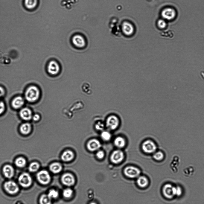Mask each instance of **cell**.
<instances>
[{"label":"cell","instance_id":"obj_1","mask_svg":"<svg viewBox=\"0 0 204 204\" xmlns=\"http://www.w3.org/2000/svg\"><path fill=\"white\" fill-rule=\"evenodd\" d=\"M40 95L39 89L35 86H31L27 89L25 94L26 100L30 102H33L36 101Z\"/></svg>","mask_w":204,"mask_h":204},{"label":"cell","instance_id":"obj_2","mask_svg":"<svg viewBox=\"0 0 204 204\" xmlns=\"http://www.w3.org/2000/svg\"><path fill=\"white\" fill-rule=\"evenodd\" d=\"M143 151L147 153H154L157 149L155 144L152 141L147 140L143 142L142 145Z\"/></svg>","mask_w":204,"mask_h":204},{"label":"cell","instance_id":"obj_3","mask_svg":"<svg viewBox=\"0 0 204 204\" xmlns=\"http://www.w3.org/2000/svg\"><path fill=\"white\" fill-rule=\"evenodd\" d=\"M20 185L24 188H28L31 185L32 179L30 175L27 173L21 174L18 178Z\"/></svg>","mask_w":204,"mask_h":204},{"label":"cell","instance_id":"obj_4","mask_svg":"<svg viewBox=\"0 0 204 204\" xmlns=\"http://www.w3.org/2000/svg\"><path fill=\"white\" fill-rule=\"evenodd\" d=\"M4 187L6 191L11 194H16L19 190L18 185L15 182L12 181L5 182L4 184Z\"/></svg>","mask_w":204,"mask_h":204},{"label":"cell","instance_id":"obj_5","mask_svg":"<svg viewBox=\"0 0 204 204\" xmlns=\"http://www.w3.org/2000/svg\"><path fill=\"white\" fill-rule=\"evenodd\" d=\"M119 124V119L115 115L109 116L106 120V126L109 129L111 130H114L117 129Z\"/></svg>","mask_w":204,"mask_h":204},{"label":"cell","instance_id":"obj_6","mask_svg":"<svg viewBox=\"0 0 204 204\" xmlns=\"http://www.w3.org/2000/svg\"><path fill=\"white\" fill-rule=\"evenodd\" d=\"M38 181L41 184L46 185L50 181L51 177L49 173L45 170L39 171L36 175Z\"/></svg>","mask_w":204,"mask_h":204},{"label":"cell","instance_id":"obj_7","mask_svg":"<svg viewBox=\"0 0 204 204\" xmlns=\"http://www.w3.org/2000/svg\"><path fill=\"white\" fill-rule=\"evenodd\" d=\"M111 161L114 164H118L121 162L124 158L123 152L120 150L114 151L110 156Z\"/></svg>","mask_w":204,"mask_h":204},{"label":"cell","instance_id":"obj_8","mask_svg":"<svg viewBox=\"0 0 204 204\" xmlns=\"http://www.w3.org/2000/svg\"><path fill=\"white\" fill-rule=\"evenodd\" d=\"M72 42L75 46L79 48H83L86 44L85 38L83 36L79 34L75 35L72 37Z\"/></svg>","mask_w":204,"mask_h":204},{"label":"cell","instance_id":"obj_9","mask_svg":"<svg viewBox=\"0 0 204 204\" xmlns=\"http://www.w3.org/2000/svg\"><path fill=\"white\" fill-rule=\"evenodd\" d=\"M162 191L164 196L169 199H172L175 196V186L170 184H166L164 186Z\"/></svg>","mask_w":204,"mask_h":204},{"label":"cell","instance_id":"obj_10","mask_svg":"<svg viewBox=\"0 0 204 204\" xmlns=\"http://www.w3.org/2000/svg\"><path fill=\"white\" fill-rule=\"evenodd\" d=\"M124 173L128 177L134 178L138 176L140 172L138 168L133 166H129L125 168Z\"/></svg>","mask_w":204,"mask_h":204},{"label":"cell","instance_id":"obj_11","mask_svg":"<svg viewBox=\"0 0 204 204\" xmlns=\"http://www.w3.org/2000/svg\"><path fill=\"white\" fill-rule=\"evenodd\" d=\"M60 66L58 63L55 61H51L48 64L47 70L48 73L52 75L58 74L60 71Z\"/></svg>","mask_w":204,"mask_h":204},{"label":"cell","instance_id":"obj_12","mask_svg":"<svg viewBox=\"0 0 204 204\" xmlns=\"http://www.w3.org/2000/svg\"><path fill=\"white\" fill-rule=\"evenodd\" d=\"M61 181L64 185L68 186L73 185L75 182L73 176L69 173L64 174L62 177Z\"/></svg>","mask_w":204,"mask_h":204},{"label":"cell","instance_id":"obj_13","mask_svg":"<svg viewBox=\"0 0 204 204\" xmlns=\"http://www.w3.org/2000/svg\"><path fill=\"white\" fill-rule=\"evenodd\" d=\"M101 145L100 142L95 139L89 141L87 143V147L88 149L91 151H94L99 149Z\"/></svg>","mask_w":204,"mask_h":204},{"label":"cell","instance_id":"obj_14","mask_svg":"<svg viewBox=\"0 0 204 204\" xmlns=\"http://www.w3.org/2000/svg\"><path fill=\"white\" fill-rule=\"evenodd\" d=\"M3 172L4 176L8 178H11L14 175V171L13 167L10 165H5L3 168Z\"/></svg>","mask_w":204,"mask_h":204},{"label":"cell","instance_id":"obj_15","mask_svg":"<svg viewBox=\"0 0 204 204\" xmlns=\"http://www.w3.org/2000/svg\"><path fill=\"white\" fill-rule=\"evenodd\" d=\"M122 29L123 32L127 35H131L134 31L133 26L130 23L126 22L123 23Z\"/></svg>","mask_w":204,"mask_h":204},{"label":"cell","instance_id":"obj_16","mask_svg":"<svg viewBox=\"0 0 204 204\" xmlns=\"http://www.w3.org/2000/svg\"><path fill=\"white\" fill-rule=\"evenodd\" d=\"M20 115L22 118L25 120H29L32 118L31 111L29 109L25 108L22 109L20 112Z\"/></svg>","mask_w":204,"mask_h":204},{"label":"cell","instance_id":"obj_17","mask_svg":"<svg viewBox=\"0 0 204 204\" xmlns=\"http://www.w3.org/2000/svg\"><path fill=\"white\" fill-rule=\"evenodd\" d=\"M162 14L164 18L168 19H170L175 17V12L173 9L167 8L164 10Z\"/></svg>","mask_w":204,"mask_h":204},{"label":"cell","instance_id":"obj_18","mask_svg":"<svg viewBox=\"0 0 204 204\" xmlns=\"http://www.w3.org/2000/svg\"><path fill=\"white\" fill-rule=\"evenodd\" d=\"M24 101L23 98L21 96H18L13 99L12 104L13 107L15 109L21 107L24 104Z\"/></svg>","mask_w":204,"mask_h":204},{"label":"cell","instance_id":"obj_19","mask_svg":"<svg viewBox=\"0 0 204 204\" xmlns=\"http://www.w3.org/2000/svg\"><path fill=\"white\" fill-rule=\"evenodd\" d=\"M74 156V154L72 151L67 150L63 152L61 158L63 161L68 162L71 160L73 159Z\"/></svg>","mask_w":204,"mask_h":204},{"label":"cell","instance_id":"obj_20","mask_svg":"<svg viewBox=\"0 0 204 204\" xmlns=\"http://www.w3.org/2000/svg\"><path fill=\"white\" fill-rule=\"evenodd\" d=\"M126 143L125 139L121 136H118L116 137L114 141L115 145L119 148L124 147L126 144Z\"/></svg>","mask_w":204,"mask_h":204},{"label":"cell","instance_id":"obj_21","mask_svg":"<svg viewBox=\"0 0 204 204\" xmlns=\"http://www.w3.org/2000/svg\"><path fill=\"white\" fill-rule=\"evenodd\" d=\"M38 0H24V4L25 7L29 10L34 9L37 6Z\"/></svg>","mask_w":204,"mask_h":204},{"label":"cell","instance_id":"obj_22","mask_svg":"<svg viewBox=\"0 0 204 204\" xmlns=\"http://www.w3.org/2000/svg\"><path fill=\"white\" fill-rule=\"evenodd\" d=\"M61 165L59 163L54 162L50 166V170L53 173H56L60 172L62 169Z\"/></svg>","mask_w":204,"mask_h":204},{"label":"cell","instance_id":"obj_23","mask_svg":"<svg viewBox=\"0 0 204 204\" xmlns=\"http://www.w3.org/2000/svg\"><path fill=\"white\" fill-rule=\"evenodd\" d=\"M31 130V124L28 123H25L22 125L20 127L21 133L25 135L29 133Z\"/></svg>","mask_w":204,"mask_h":204},{"label":"cell","instance_id":"obj_24","mask_svg":"<svg viewBox=\"0 0 204 204\" xmlns=\"http://www.w3.org/2000/svg\"><path fill=\"white\" fill-rule=\"evenodd\" d=\"M137 183L140 187H144L148 184V181L146 177L142 176L138 177L137 180Z\"/></svg>","mask_w":204,"mask_h":204},{"label":"cell","instance_id":"obj_25","mask_svg":"<svg viewBox=\"0 0 204 204\" xmlns=\"http://www.w3.org/2000/svg\"><path fill=\"white\" fill-rule=\"evenodd\" d=\"M39 203L40 204H51V199L48 195L44 194L40 197Z\"/></svg>","mask_w":204,"mask_h":204},{"label":"cell","instance_id":"obj_26","mask_svg":"<svg viewBox=\"0 0 204 204\" xmlns=\"http://www.w3.org/2000/svg\"><path fill=\"white\" fill-rule=\"evenodd\" d=\"M15 164L18 167L23 168L26 165V161L24 158L20 157L16 160Z\"/></svg>","mask_w":204,"mask_h":204},{"label":"cell","instance_id":"obj_27","mask_svg":"<svg viewBox=\"0 0 204 204\" xmlns=\"http://www.w3.org/2000/svg\"><path fill=\"white\" fill-rule=\"evenodd\" d=\"M39 168V164L37 162H33L31 163L28 167L29 171L32 172L37 171Z\"/></svg>","mask_w":204,"mask_h":204},{"label":"cell","instance_id":"obj_28","mask_svg":"<svg viewBox=\"0 0 204 204\" xmlns=\"http://www.w3.org/2000/svg\"><path fill=\"white\" fill-rule=\"evenodd\" d=\"M101 137L103 140L107 141L111 139V135L109 132L107 131H103L101 134Z\"/></svg>","mask_w":204,"mask_h":204},{"label":"cell","instance_id":"obj_29","mask_svg":"<svg viewBox=\"0 0 204 204\" xmlns=\"http://www.w3.org/2000/svg\"><path fill=\"white\" fill-rule=\"evenodd\" d=\"M164 157V153L161 151L155 152L153 155V157L154 159L158 161L162 160L163 159Z\"/></svg>","mask_w":204,"mask_h":204},{"label":"cell","instance_id":"obj_30","mask_svg":"<svg viewBox=\"0 0 204 204\" xmlns=\"http://www.w3.org/2000/svg\"><path fill=\"white\" fill-rule=\"evenodd\" d=\"M47 195L51 199L55 198L58 197V193L57 191L52 189L49 191Z\"/></svg>","mask_w":204,"mask_h":204},{"label":"cell","instance_id":"obj_31","mask_svg":"<svg viewBox=\"0 0 204 204\" xmlns=\"http://www.w3.org/2000/svg\"><path fill=\"white\" fill-rule=\"evenodd\" d=\"M73 193L72 190L70 188H67L64 189L63 191V195L64 197L68 198L70 197Z\"/></svg>","mask_w":204,"mask_h":204},{"label":"cell","instance_id":"obj_32","mask_svg":"<svg viewBox=\"0 0 204 204\" xmlns=\"http://www.w3.org/2000/svg\"><path fill=\"white\" fill-rule=\"evenodd\" d=\"M95 127L96 130H102L104 128V125L103 123L101 122H98L96 124Z\"/></svg>","mask_w":204,"mask_h":204},{"label":"cell","instance_id":"obj_33","mask_svg":"<svg viewBox=\"0 0 204 204\" xmlns=\"http://www.w3.org/2000/svg\"><path fill=\"white\" fill-rule=\"evenodd\" d=\"M182 193L181 188L179 186L175 187V196H180Z\"/></svg>","mask_w":204,"mask_h":204},{"label":"cell","instance_id":"obj_34","mask_svg":"<svg viewBox=\"0 0 204 204\" xmlns=\"http://www.w3.org/2000/svg\"><path fill=\"white\" fill-rule=\"evenodd\" d=\"M96 156L98 159H102L104 156V153L102 150H99L96 153Z\"/></svg>","mask_w":204,"mask_h":204},{"label":"cell","instance_id":"obj_35","mask_svg":"<svg viewBox=\"0 0 204 204\" xmlns=\"http://www.w3.org/2000/svg\"><path fill=\"white\" fill-rule=\"evenodd\" d=\"M158 26L161 28H163L165 27L166 23L165 22L162 20H159L158 22Z\"/></svg>","mask_w":204,"mask_h":204},{"label":"cell","instance_id":"obj_36","mask_svg":"<svg viewBox=\"0 0 204 204\" xmlns=\"http://www.w3.org/2000/svg\"><path fill=\"white\" fill-rule=\"evenodd\" d=\"M5 109V105L2 101H0V114L2 113Z\"/></svg>","mask_w":204,"mask_h":204},{"label":"cell","instance_id":"obj_37","mask_svg":"<svg viewBox=\"0 0 204 204\" xmlns=\"http://www.w3.org/2000/svg\"><path fill=\"white\" fill-rule=\"evenodd\" d=\"M40 118L39 115L37 114H36L34 115L33 117V119L34 121H37Z\"/></svg>","mask_w":204,"mask_h":204},{"label":"cell","instance_id":"obj_38","mask_svg":"<svg viewBox=\"0 0 204 204\" xmlns=\"http://www.w3.org/2000/svg\"><path fill=\"white\" fill-rule=\"evenodd\" d=\"M5 94V91L3 88L0 86V96H2Z\"/></svg>","mask_w":204,"mask_h":204},{"label":"cell","instance_id":"obj_39","mask_svg":"<svg viewBox=\"0 0 204 204\" xmlns=\"http://www.w3.org/2000/svg\"><path fill=\"white\" fill-rule=\"evenodd\" d=\"M90 204H97L95 203H90Z\"/></svg>","mask_w":204,"mask_h":204},{"label":"cell","instance_id":"obj_40","mask_svg":"<svg viewBox=\"0 0 204 204\" xmlns=\"http://www.w3.org/2000/svg\"><path fill=\"white\" fill-rule=\"evenodd\" d=\"M0 97H1V96H0Z\"/></svg>","mask_w":204,"mask_h":204}]
</instances>
